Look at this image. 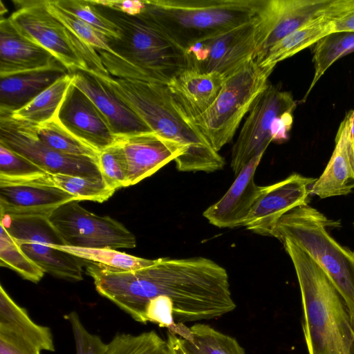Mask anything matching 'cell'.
I'll return each mask as SVG.
<instances>
[{
    "instance_id": "1",
    "label": "cell",
    "mask_w": 354,
    "mask_h": 354,
    "mask_svg": "<svg viewBox=\"0 0 354 354\" xmlns=\"http://www.w3.org/2000/svg\"><path fill=\"white\" fill-rule=\"evenodd\" d=\"M107 291L136 321L168 329L216 319L236 308L226 270L205 257L160 258L149 267L112 272Z\"/></svg>"
},
{
    "instance_id": "2",
    "label": "cell",
    "mask_w": 354,
    "mask_h": 354,
    "mask_svg": "<svg viewBox=\"0 0 354 354\" xmlns=\"http://www.w3.org/2000/svg\"><path fill=\"white\" fill-rule=\"evenodd\" d=\"M91 1L120 31L118 39L107 38L111 54L97 50L111 75L167 85L187 68L185 50L144 11L129 15Z\"/></svg>"
},
{
    "instance_id": "3",
    "label": "cell",
    "mask_w": 354,
    "mask_h": 354,
    "mask_svg": "<svg viewBox=\"0 0 354 354\" xmlns=\"http://www.w3.org/2000/svg\"><path fill=\"white\" fill-rule=\"evenodd\" d=\"M151 129L185 149L174 161L180 171L222 169L224 158L183 115L166 84L97 75Z\"/></svg>"
},
{
    "instance_id": "4",
    "label": "cell",
    "mask_w": 354,
    "mask_h": 354,
    "mask_svg": "<svg viewBox=\"0 0 354 354\" xmlns=\"http://www.w3.org/2000/svg\"><path fill=\"white\" fill-rule=\"evenodd\" d=\"M282 242L300 288L308 354H354V311L305 251L288 239Z\"/></svg>"
},
{
    "instance_id": "5",
    "label": "cell",
    "mask_w": 354,
    "mask_h": 354,
    "mask_svg": "<svg viewBox=\"0 0 354 354\" xmlns=\"http://www.w3.org/2000/svg\"><path fill=\"white\" fill-rule=\"evenodd\" d=\"M266 0H145L144 11L185 50L244 24Z\"/></svg>"
},
{
    "instance_id": "6",
    "label": "cell",
    "mask_w": 354,
    "mask_h": 354,
    "mask_svg": "<svg viewBox=\"0 0 354 354\" xmlns=\"http://www.w3.org/2000/svg\"><path fill=\"white\" fill-rule=\"evenodd\" d=\"M333 224L308 204L298 206L278 222L275 238L288 239L305 251L325 272L354 311V252L341 245L328 232Z\"/></svg>"
},
{
    "instance_id": "7",
    "label": "cell",
    "mask_w": 354,
    "mask_h": 354,
    "mask_svg": "<svg viewBox=\"0 0 354 354\" xmlns=\"http://www.w3.org/2000/svg\"><path fill=\"white\" fill-rule=\"evenodd\" d=\"M275 66L262 67L251 59L227 77L212 106L190 120L218 152L232 141L243 117L268 84Z\"/></svg>"
},
{
    "instance_id": "8",
    "label": "cell",
    "mask_w": 354,
    "mask_h": 354,
    "mask_svg": "<svg viewBox=\"0 0 354 354\" xmlns=\"http://www.w3.org/2000/svg\"><path fill=\"white\" fill-rule=\"evenodd\" d=\"M12 3L16 9L9 19L18 31L50 52L69 73L82 70L111 75L97 50L52 15L45 0H13Z\"/></svg>"
},
{
    "instance_id": "9",
    "label": "cell",
    "mask_w": 354,
    "mask_h": 354,
    "mask_svg": "<svg viewBox=\"0 0 354 354\" xmlns=\"http://www.w3.org/2000/svg\"><path fill=\"white\" fill-rule=\"evenodd\" d=\"M296 106L290 92L267 85L252 104L232 147L230 167L235 176L271 142L288 138Z\"/></svg>"
},
{
    "instance_id": "10",
    "label": "cell",
    "mask_w": 354,
    "mask_h": 354,
    "mask_svg": "<svg viewBox=\"0 0 354 354\" xmlns=\"http://www.w3.org/2000/svg\"><path fill=\"white\" fill-rule=\"evenodd\" d=\"M0 225L44 272L71 281L83 279L80 259L53 246L66 243L48 216L3 214Z\"/></svg>"
},
{
    "instance_id": "11",
    "label": "cell",
    "mask_w": 354,
    "mask_h": 354,
    "mask_svg": "<svg viewBox=\"0 0 354 354\" xmlns=\"http://www.w3.org/2000/svg\"><path fill=\"white\" fill-rule=\"evenodd\" d=\"M263 43L259 13L250 21L188 47V68L217 73L225 79L256 59Z\"/></svg>"
},
{
    "instance_id": "12",
    "label": "cell",
    "mask_w": 354,
    "mask_h": 354,
    "mask_svg": "<svg viewBox=\"0 0 354 354\" xmlns=\"http://www.w3.org/2000/svg\"><path fill=\"white\" fill-rule=\"evenodd\" d=\"M0 144L26 158L46 173L103 180L98 160L65 154L41 142L34 124L0 113Z\"/></svg>"
},
{
    "instance_id": "13",
    "label": "cell",
    "mask_w": 354,
    "mask_h": 354,
    "mask_svg": "<svg viewBox=\"0 0 354 354\" xmlns=\"http://www.w3.org/2000/svg\"><path fill=\"white\" fill-rule=\"evenodd\" d=\"M78 201L57 207L48 216L66 245L87 248H133L136 239L123 224L84 209Z\"/></svg>"
},
{
    "instance_id": "14",
    "label": "cell",
    "mask_w": 354,
    "mask_h": 354,
    "mask_svg": "<svg viewBox=\"0 0 354 354\" xmlns=\"http://www.w3.org/2000/svg\"><path fill=\"white\" fill-rule=\"evenodd\" d=\"M315 180L293 174L281 181L266 185L243 226L256 234L275 237L281 218L292 209L308 204L310 189Z\"/></svg>"
},
{
    "instance_id": "15",
    "label": "cell",
    "mask_w": 354,
    "mask_h": 354,
    "mask_svg": "<svg viewBox=\"0 0 354 354\" xmlns=\"http://www.w3.org/2000/svg\"><path fill=\"white\" fill-rule=\"evenodd\" d=\"M53 335L36 324L0 286V354H41L55 351Z\"/></svg>"
},
{
    "instance_id": "16",
    "label": "cell",
    "mask_w": 354,
    "mask_h": 354,
    "mask_svg": "<svg viewBox=\"0 0 354 354\" xmlns=\"http://www.w3.org/2000/svg\"><path fill=\"white\" fill-rule=\"evenodd\" d=\"M56 118L70 133L99 152L119 138L91 100L73 83Z\"/></svg>"
},
{
    "instance_id": "17",
    "label": "cell",
    "mask_w": 354,
    "mask_h": 354,
    "mask_svg": "<svg viewBox=\"0 0 354 354\" xmlns=\"http://www.w3.org/2000/svg\"><path fill=\"white\" fill-rule=\"evenodd\" d=\"M264 153L254 157L236 176L226 193L203 212L212 225L220 228L243 226L257 198L266 186L254 182V174Z\"/></svg>"
},
{
    "instance_id": "18",
    "label": "cell",
    "mask_w": 354,
    "mask_h": 354,
    "mask_svg": "<svg viewBox=\"0 0 354 354\" xmlns=\"http://www.w3.org/2000/svg\"><path fill=\"white\" fill-rule=\"evenodd\" d=\"M73 84L84 92L107 120L118 137L153 132L140 117L95 73L75 70Z\"/></svg>"
},
{
    "instance_id": "19",
    "label": "cell",
    "mask_w": 354,
    "mask_h": 354,
    "mask_svg": "<svg viewBox=\"0 0 354 354\" xmlns=\"http://www.w3.org/2000/svg\"><path fill=\"white\" fill-rule=\"evenodd\" d=\"M333 0H266L259 12L264 41L256 59L268 48L321 15Z\"/></svg>"
},
{
    "instance_id": "20",
    "label": "cell",
    "mask_w": 354,
    "mask_h": 354,
    "mask_svg": "<svg viewBox=\"0 0 354 354\" xmlns=\"http://www.w3.org/2000/svg\"><path fill=\"white\" fill-rule=\"evenodd\" d=\"M129 167V186L151 176L185 149L154 132L119 137Z\"/></svg>"
},
{
    "instance_id": "21",
    "label": "cell",
    "mask_w": 354,
    "mask_h": 354,
    "mask_svg": "<svg viewBox=\"0 0 354 354\" xmlns=\"http://www.w3.org/2000/svg\"><path fill=\"white\" fill-rule=\"evenodd\" d=\"M63 66L46 48L21 34L9 17L0 20V77Z\"/></svg>"
},
{
    "instance_id": "22",
    "label": "cell",
    "mask_w": 354,
    "mask_h": 354,
    "mask_svg": "<svg viewBox=\"0 0 354 354\" xmlns=\"http://www.w3.org/2000/svg\"><path fill=\"white\" fill-rule=\"evenodd\" d=\"M75 197L57 187L0 181V214L48 216Z\"/></svg>"
},
{
    "instance_id": "23",
    "label": "cell",
    "mask_w": 354,
    "mask_h": 354,
    "mask_svg": "<svg viewBox=\"0 0 354 354\" xmlns=\"http://www.w3.org/2000/svg\"><path fill=\"white\" fill-rule=\"evenodd\" d=\"M225 78L217 73L185 68L167 84L177 106L188 122L205 112L214 103Z\"/></svg>"
},
{
    "instance_id": "24",
    "label": "cell",
    "mask_w": 354,
    "mask_h": 354,
    "mask_svg": "<svg viewBox=\"0 0 354 354\" xmlns=\"http://www.w3.org/2000/svg\"><path fill=\"white\" fill-rule=\"evenodd\" d=\"M354 189V142L347 115L339 124L335 146L324 172L311 185L310 194L321 198L344 196Z\"/></svg>"
},
{
    "instance_id": "25",
    "label": "cell",
    "mask_w": 354,
    "mask_h": 354,
    "mask_svg": "<svg viewBox=\"0 0 354 354\" xmlns=\"http://www.w3.org/2000/svg\"><path fill=\"white\" fill-rule=\"evenodd\" d=\"M67 73L60 66L0 77V113L11 114L23 108Z\"/></svg>"
},
{
    "instance_id": "26",
    "label": "cell",
    "mask_w": 354,
    "mask_h": 354,
    "mask_svg": "<svg viewBox=\"0 0 354 354\" xmlns=\"http://www.w3.org/2000/svg\"><path fill=\"white\" fill-rule=\"evenodd\" d=\"M332 32V21L322 14L275 43L256 59L262 67L275 66Z\"/></svg>"
},
{
    "instance_id": "27",
    "label": "cell",
    "mask_w": 354,
    "mask_h": 354,
    "mask_svg": "<svg viewBox=\"0 0 354 354\" xmlns=\"http://www.w3.org/2000/svg\"><path fill=\"white\" fill-rule=\"evenodd\" d=\"M168 330L180 336L192 354H245L236 339L205 324H178Z\"/></svg>"
},
{
    "instance_id": "28",
    "label": "cell",
    "mask_w": 354,
    "mask_h": 354,
    "mask_svg": "<svg viewBox=\"0 0 354 354\" xmlns=\"http://www.w3.org/2000/svg\"><path fill=\"white\" fill-rule=\"evenodd\" d=\"M72 83V74H66L25 106L11 113L12 116L35 124H41L56 118L59 109Z\"/></svg>"
},
{
    "instance_id": "29",
    "label": "cell",
    "mask_w": 354,
    "mask_h": 354,
    "mask_svg": "<svg viewBox=\"0 0 354 354\" xmlns=\"http://www.w3.org/2000/svg\"><path fill=\"white\" fill-rule=\"evenodd\" d=\"M25 183H35L57 187L73 196L76 201L84 200L103 203L115 191L110 189L103 180L91 179L73 175L45 173Z\"/></svg>"
},
{
    "instance_id": "30",
    "label": "cell",
    "mask_w": 354,
    "mask_h": 354,
    "mask_svg": "<svg viewBox=\"0 0 354 354\" xmlns=\"http://www.w3.org/2000/svg\"><path fill=\"white\" fill-rule=\"evenodd\" d=\"M53 246L79 259L106 268L113 271L127 272L154 265L157 259L138 257L111 248H87L68 245Z\"/></svg>"
},
{
    "instance_id": "31",
    "label": "cell",
    "mask_w": 354,
    "mask_h": 354,
    "mask_svg": "<svg viewBox=\"0 0 354 354\" xmlns=\"http://www.w3.org/2000/svg\"><path fill=\"white\" fill-rule=\"evenodd\" d=\"M353 51L354 32H333L319 39L313 50V78L303 100L306 99L317 81L335 61Z\"/></svg>"
},
{
    "instance_id": "32",
    "label": "cell",
    "mask_w": 354,
    "mask_h": 354,
    "mask_svg": "<svg viewBox=\"0 0 354 354\" xmlns=\"http://www.w3.org/2000/svg\"><path fill=\"white\" fill-rule=\"evenodd\" d=\"M35 125L38 137L49 147L65 154L98 160L100 152L70 133L57 118Z\"/></svg>"
},
{
    "instance_id": "33",
    "label": "cell",
    "mask_w": 354,
    "mask_h": 354,
    "mask_svg": "<svg viewBox=\"0 0 354 354\" xmlns=\"http://www.w3.org/2000/svg\"><path fill=\"white\" fill-rule=\"evenodd\" d=\"M0 229V266L13 270L26 280L39 282L45 272L21 250L1 225Z\"/></svg>"
},
{
    "instance_id": "34",
    "label": "cell",
    "mask_w": 354,
    "mask_h": 354,
    "mask_svg": "<svg viewBox=\"0 0 354 354\" xmlns=\"http://www.w3.org/2000/svg\"><path fill=\"white\" fill-rule=\"evenodd\" d=\"M167 342L154 330L139 335L121 333L108 344L106 354H161Z\"/></svg>"
},
{
    "instance_id": "35",
    "label": "cell",
    "mask_w": 354,
    "mask_h": 354,
    "mask_svg": "<svg viewBox=\"0 0 354 354\" xmlns=\"http://www.w3.org/2000/svg\"><path fill=\"white\" fill-rule=\"evenodd\" d=\"M98 166L104 182L110 189L116 191L129 187L128 163L118 140L100 152Z\"/></svg>"
},
{
    "instance_id": "36",
    "label": "cell",
    "mask_w": 354,
    "mask_h": 354,
    "mask_svg": "<svg viewBox=\"0 0 354 354\" xmlns=\"http://www.w3.org/2000/svg\"><path fill=\"white\" fill-rule=\"evenodd\" d=\"M45 173L26 158L0 144V181L28 183Z\"/></svg>"
},
{
    "instance_id": "37",
    "label": "cell",
    "mask_w": 354,
    "mask_h": 354,
    "mask_svg": "<svg viewBox=\"0 0 354 354\" xmlns=\"http://www.w3.org/2000/svg\"><path fill=\"white\" fill-rule=\"evenodd\" d=\"M48 11L86 44L96 50L112 53L107 37L73 14L59 8L53 0H45Z\"/></svg>"
},
{
    "instance_id": "38",
    "label": "cell",
    "mask_w": 354,
    "mask_h": 354,
    "mask_svg": "<svg viewBox=\"0 0 354 354\" xmlns=\"http://www.w3.org/2000/svg\"><path fill=\"white\" fill-rule=\"evenodd\" d=\"M59 8L86 22L107 38L118 39L120 31L103 16L91 0H53Z\"/></svg>"
},
{
    "instance_id": "39",
    "label": "cell",
    "mask_w": 354,
    "mask_h": 354,
    "mask_svg": "<svg viewBox=\"0 0 354 354\" xmlns=\"http://www.w3.org/2000/svg\"><path fill=\"white\" fill-rule=\"evenodd\" d=\"M69 322L75 342L76 354H106L108 344L89 333L82 324L78 314L72 311L65 315Z\"/></svg>"
},
{
    "instance_id": "40",
    "label": "cell",
    "mask_w": 354,
    "mask_h": 354,
    "mask_svg": "<svg viewBox=\"0 0 354 354\" xmlns=\"http://www.w3.org/2000/svg\"><path fill=\"white\" fill-rule=\"evenodd\" d=\"M322 14L332 21L333 32H354V0H333Z\"/></svg>"
},
{
    "instance_id": "41",
    "label": "cell",
    "mask_w": 354,
    "mask_h": 354,
    "mask_svg": "<svg viewBox=\"0 0 354 354\" xmlns=\"http://www.w3.org/2000/svg\"><path fill=\"white\" fill-rule=\"evenodd\" d=\"M95 3L129 15L140 14L145 8V0H93Z\"/></svg>"
},
{
    "instance_id": "42",
    "label": "cell",
    "mask_w": 354,
    "mask_h": 354,
    "mask_svg": "<svg viewBox=\"0 0 354 354\" xmlns=\"http://www.w3.org/2000/svg\"><path fill=\"white\" fill-rule=\"evenodd\" d=\"M167 345L169 354H192L186 347L183 338L168 330Z\"/></svg>"
},
{
    "instance_id": "43",
    "label": "cell",
    "mask_w": 354,
    "mask_h": 354,
    "mask_svg": "<svg viewBox=\"0 0 354 354\" xmlns=\"http://www.w3.org/2000/svg\"><path fill=\"white\" fill-rule=\"evenodd\" d=\"M346 115L348 118L350 135L354 142V109L349 111Z\"/></svg>"
},
{
    "instance_id": "44",
    "label": "cell",
    "mask_w": 354,
    "mask_h": 354,
    "mask_svg": "<svg viewBox=\"0 0 354 354\" xmlns=\"http://www.w3.org/2000/svg\"><path fill=\"white\" fill-rule=\"evenodd\" d=\"M161 354H169L168 348H167H167H165V350Z\"/></svg>"
}]
</instances>
